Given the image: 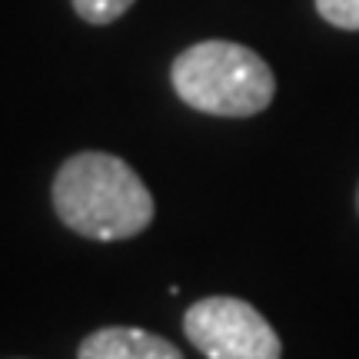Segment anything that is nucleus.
I'll return each mask as SVG.
<instances>
[{
  "mask_svg": "<svg viewBox=\"0 0 359 359\" xmlns=\"http://www.w3.org/2000/svg\"><path fill=\"white\" fill-rule=\"evenodd\" d=\"M70 4H74V11H77L80 20L100 27V24L120 20L137 0H70Z\"/></svg>",
  "mask_w": 359,
  "mask_h": 359,
  "instance_id": "nucleus-5",
  "label": "nucleus"
},
{
  "mask_svg": "<svg viewBox=\"0 0 359 359\" xmlns=\"http://www.w3.org/2000/svg\"><path fill=\"white\" fill-rule=\"evenodd\" d=\"M316 11L330 27L359 30V0H316Z\"/></svg>",
  "mask_w": 359,
  "mask_h": 359,
  "instance_id": "nucleus-6",
  "label": "nucleus"
},
{
  "mask_svg": "<svg viewBox=\"0 0 359 359\" xmlns=\"http://www.w3.org/2000/svg\"><path fill=\"white\" fill-rule=\"evenodd\" d=\"M183 333L206 359H280L276 330L236 296H206L183 313Z\"/></svg>",
  "mask_w": 359,
  "mask_h": 359,
  "instance_id": "nucleus-3",
  "label": "nucleus"
},
{
  "mask_svg": "<svg viewBox=\"0 0 359 359\" xmlns=\"http://www.w3.org/2000/svg\"><path fill=\"white\" fill-rule=\"evenodd\" d=\"M356 210H359V190H356Z\"/></svg>",
  "mask_w": 359,
  "mask_h": 359,
  "instance_id": "nucleus-7",
  "label": "nucleus"
},
{
  "mask_svg": "<svg viewBox=\"0 0 359 359\" xmlns=\"http://www.w3.org/2000/svg\"><path fill=\"white\" fill-rule=\"evenodd\" d=\"M170 83L187 107L210 116L263 114L276 93L266 60L230 40H200L187 47L170 67Z\"/></svg>",
  "mask_w": 359,
  "mask_h": 359,
  "instance_id": "nucleus-2",
  "label": "nucleus"
},
{
  "mask_svg": "<svg viewBox=\"0 0 359 359\" xmlns=\"http://www.w3.org/2000/svg\"><path fill=\"white\" fill-rule=\"evenodd\" d=\"M77 359H183V353L170 339L147 330L103 326L80 343Z\"/></svg>",
  "mask_w": 359,
  "mask_h": 359,
  "instance_id": "nucleus-4",
  "label": "nucleus"
},
{
  "mask_svg": "<svg viewBox=\"0 0 359 359\" xmlns=\"http://www.w3.org/2000/svg\"><path fill=\"white\" fill-rule=\"evenodd\" d=\"M53 210L64 226L87 240H130L150 226L154 193L127 160L83 150L53 177Z\"/></svg>",
  "mask_w": 359,
  "mask_h": 359,
  "instance_id": "nucleus-1",
  "label": "nucleus"
}]
</instances>
